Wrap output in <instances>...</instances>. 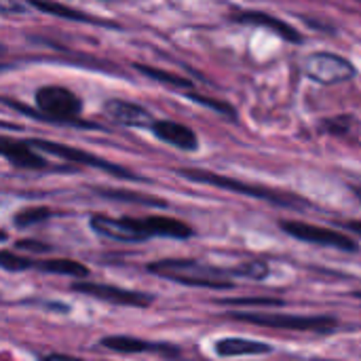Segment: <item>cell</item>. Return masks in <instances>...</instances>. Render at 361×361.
<instances>
[{"mask_svg":"<svg viewBox=\"0 0 361 361\" xmlns=\"http://www.w3.org/2000/svg\"><path fill=\"white\" fill-rule=\"evenodd\" d=\"M148 271L161 279H169L190 288H205V290H231L235 288L233 281L226 277H235L233 269H218L199 260H182V258H165L159 262L148 264Z\"/></svg>","mask_w":361,"mask_h":361,"instance_id":"obj_1","label":"cell"},{"mask_svg":"<svg viewBox=\"0 0 361 361\" xmlns=\"http://www.w3.org/2000/svg\"><path fill=\"white\" fill-rule=\"evenodd\" d=\"M36 99V110H27L23 104H17V102H11V99H4L6 104H11L15 110L23 112V114H30L32 118H42V121H49V123H61V125H76V127H97L93 123H82L78 121V114H80V108H82V102L80 97L66 89V87H40L34 95Z\"/></svg>","mask_w":361,"mask_h":361,"instance_id":"obj_2","label":"cell"},{"mask_svg":"<svg viewBox=\"0 0 361 361\" xmlns=\"http://www.w3.org/2000/svg\"><path fill=\"white\" fill-rule=\"evenodd\" d=\"M178 173L190 182H199V184H207V186H216V188H224V190H233L239 195H247L260 201H269L273 205H283V207H307L309 203L296 195H288L281 190H273V188H264L258 184H245L241 180L235 178H226V176H218L212 171H203V169H178Z\"/></svg>","mask_w":361,"mask_h":361,"instance_id":"obj_3","label":"cell"},{"mask_svg":"<svg viewBox=\"0 0 361 361\" xmlns=\"http://www.w3.org/2000/svg\"><path fill=\"white\" fill-rule=\"evenodd\" d=\"M228 317L256 324L262 328L275 330H290V332H315V334H330L336 330L338 322L334 317H319V315H283V313H228Z\"/></svg>","mask_w":361,"mask_h":361,"instance_id":"obj_4","label":"cell"},{"mask_svg":"<svg viewBox=\"0 0 361 361\" xmlns=\"http://www.w3.org/2000/svg\"><path fill=\"white\" fill-rule=\"evenodd\" d=\"M279 226L286 235H290L298 241H305V243L334 247V250H343V252H357V243L351 237H347L334 228H328V226H315V224L296 222V220H281Z\"/></svg>","mask_w":361,"mask_h":361,"instance_id":"obj_5","label":"cell"},{"mask_svg":"<svg viewBox=\"0 0 361 361\" xmlns=\"http://www.w3.org/2000/svg\"><path fill=\"white\" fill-rule=\"evenodd\" d=\"M302 70L309 78L322 85H336L357 74L355 66L336 53H311L302 61Z\"/></svg>","mask_w":361,"mask_h":361,"instance_id":"obj_6","label":"cell"},{"mask_svg":"<svg viewBox=\"0 0 361 361\" xmlns=\"http://www.w3.org/2000/svg\"><path fill=\"white\" fill-rule=\"evenodd\" d=\"M34 148H38L40 152L44 154H53V157H59L63 161H70V163H78V165H87V167H97V169H104V171H110L114 176H121V178H127V180H137V176H133L129 169L121 167V165H114V163H108L91 152H85V150H78L74 146H66V144H57V142H47V140H30Z\"/></svg>","mask_w":361,"mask_h":361,"instance_id":"obj_7","label":"cell"},{"mask_svg":"<svg viewBox=\"0 0 361 361\" xmlns=\"http://www.w3.org/2000/svg\"><path fill=\"white\" fill-rule=\"evenodd\" d=\"M74 292H80L85 296L110 302V305H121V307H137V309H146L154 302V296L144 294V292H133V290H123L116 286H108V283H91V281H78L72 286Z\"/></svg>","mask_w":361,"mask_h":361,"instance_id":"obj_8","label":"cell"},{"mask_svg":"<svg viewBox=\"0 0 361 361\" xmlns=\"http://www.w3.org/2000/svg\"><path fill=\"white\" fill-rule=\"evenodd\" d=\"M91 228L112 241L118 243H142L148 237L137 228L135 218H110V216H93L91 218Z\"/></svg>","mask_w":361,"mask_h":361,"instance_id":"obj_9","label":"cell"},{"mask_svg":"<svg viewBox=\"0 0 361 361\" xmlns=\"http://www.w3.org/2000/svg\"><path fill=\"white\" fill-rule=\"evenodd\" d=\"M231 19L237 21V23H245V25H262V27H269L277 36H281L283 40L294 42V44H300L302 42V34L296 27H292L290 23H286L279 17H273L269 13H260V11H239L237 8V11L231 13Z\"/></svg>","mask_w":361,"mask_h":361,"instance_id":"obj_10","label":"cell"},{"mask_svg":"<svg viewBox=\"0 0 361 361\" xmlns=\"http://www.w3.org/2000/svg\"><path fill=\"white\" fill-rule=\"evenodd\" d=\"M104 112L118 125L125 127H140V129H152L154 118L148 110H144L142 106L133 104V102H125V99H108L104 106Z\"/></svg>","mask_w":361,"mask_h":361,"instance_id":"obj_11","label":"cell"},{"mask_svg":"<svg viewBox=\"0 0 361 361\" xmlns=\"http://www.w3.org/2000/svg\"><path fill=\"white\" fill-rule=\"evenodd\" d=\"M0 150L4 154V159L19 167V169H47L49 163L38 154V148L32 146V142H15V140H8V137H2V144H0Z\"/></svg>","mask_w":361,"mask_h":361,"instance_id":"obj_12","label":"cell"},{"mask_svg":"<svg viewBox=\"0 0 361 361\" xmlns=\"http://www.w3.org/2000/svg\"><path fill=\"white\" fill-rule=\"evenodd\" d=\"M102 347L116 351V353H163V355H180V349L171 345H157V343H146L142 338L133 336H106L99 341Z\"/></svg>","mask_w":361,"mask_h":361,"instance_id":"obj_13","label":"cell"},{"mask_svg":"<svg viewBox=\"0 0 361 361\" xmlns=\"http://www.w3.org/2000/svg\"><path fill=\"white\" fill-rule=\"evenodd\" d=\"M137 224L142 226V231L150 237H169V239H188L192 237V228L176 218H167V216H146V218H137Z\"/></svg>","mask_w":361,"mask_h":361,"instance_id":"obj_14","label":"cell"},{"mask_svg":"<svg viewBox=\"0 0 361 361\" xmlns=\"http://www.w3.org/2000/svg\"><path fill=\"white\" fill-rule=\"evenodd\" d=\"M150 131L159 140H163V142H167L180 150H197V146H199L197 133L190 127L176 123V121H154Z\"/></svg>","mask_w":361,"mask_h":361,"instance_id":"obj_15","label":"cell"},{"mask_svg":"<svg viewBox=\"0 0 361 361\" xmlns=\"http://www.w3.org/2000/svg\"><path fill=\"white\" fill-rule=\"evenodd\" d=\"M273 347L267 343L258 341H247V338H222L216 343V353L222 357H241V355H267L271 353Z\"/></svg>","mask_w":361,"mask_h":361,"instance_id":"obj_16","label":"cell"},{"mask_svg":"<svg viewBox=\"0 0 361 361\" xmlns=\"http://www.w3.org/2000/svg\"><path fill=\"white\" fill-rule=\"evenodd\" d=\"M27 4H32L34 8H38L42 13L61 17V19H74V21H82V23H93V25H114L112 21H99V19L87 15V13H80L76 8H70V6L59 4L55 0H27Z\"/></svg>","mask_w":361,"mask_h":361,"instance_id":"obj_17","label":"cell"},{"mask_svg":"<svg viewBox=\"0 0 361 361\" xmlns=\"http://www.w3.org/2000/svg\"><path fill=\"white\" fill-rule=\"evenodd\" d=\"M34 269L42 273H53V275H63V277H76L85 279L89 277V269L76 260L68 258H55V260H34Z\"/></svg>","mask_w":361,"mask_h":361,"instance_id":"obj_18","label":"cell"},{"mask_svg":"<svg viewBox=\"0 0 361 361\" xmlns=\"http://www.w3.org/2000/svg\"><path fill=\"white\" fill-rule=\"evenodd\" d=\"M137 72H142L144 76L148 78H154L171 89H192V82L186 78V76H178V74H171V72H165V70H159V68H152V66H144V63H137L135 66Z\"/></svg>","mask_w":361,"mask_h":361,"instance_id":"obj_19","label":"cell"},{"mask_svg":"<svg viewBox=\"0 0 361 361\" xmlns=\"http://www.w3.org/2000/svg\"><path fill=\"white\" fill-rule=\"evenodd\" d=\"M53 216V212L49 207H27V209H21L19 214H15L13 218V224L17 228H27V226H34L38 222H44Z\"/></svg>","mask_w":361,"mask_h":361,"instance_id":"obj_20","label":"cell"},{"mask_svg":"<svg viewBox=\"0 0 361 361\" xmlns=\"http://www.w3.org/2000/svg\"><path fill=\"white\" fill-rule=\"evenodd\" d=\"M97 195H102L106 199H114V201H133V203H146V205H165L159 199L144 197V195H135V192H127V190H110V188H104V190H97Z\"/></svg>","mask_w":361,"mask_h":361,"instance_id":"obj_21","label":"cell"},{"mask_svg":"<svg viewBox=\"0 0 361 361\" xmlns=\"http://www.w3.org/2000/svg\"><path fill=\"white\" fill-rule=\"evenodd\" d=\"M233 275H235V277H247V279L260 281V279H264V277L269 275V264L262 262V260H250V262H245V264L233 269Z\"/></svg>","mask_w":361,"mask_h":361,"instance_id":"obj_22","label":"cell"},{"mask_svg":"<svg viewBox=\"0 0 361 361\" xmlns=\"http://www.w3.org/2000/svg\"><path fill=\"white\" fill-rule=\"evenodd\" d=\"M184 95H188V97H190L192 102H197V104L209 106L212 110H216V112H220V114H226V116H231V118H235V116H237L235 108H233L231 104H226V102L212 99V97H207V95H197V93H192V91H184Z\"/></svg>","mask_w":361,"mask_h":361,"instance_id":"obj_23","label":"cell"},{"mask_svg":"<svg viewBox=\"0 0 361 361\" xmlns=\"http://www.w3.org/2000/svg\"><path fill=\"white\" fill-rule=\"evenodd\" d=\"M0 264L4 271H11V273H17V271H27V269H34V260H27V258H21L8 250H4L0 254Z\"/></svg>","mask_w":361,"mask_h":361,"instance_id":"obj_24","label":"cell"},{"mask_svg":"<svg viewBox=\"0 0 361 361\" xmlns=\"http://www.w3.org/2000/svg\"><path fill=\"white\" fill-rule=\"evenodd\" d=\"M222 305H235V307H281V300H273V298H228L222 300Z\"/></svg>","mask_w":361,"mask_h":361,"instance_id":"obj_25","label":"cell"},{"mask_svg":"<svg viewBox=\"0 0 361 361\" xmlns=\"http://www.w3.org/2000/svg\"><path fill=\"white\" fill-rule=\"evenodd\" d=\"M345 123H349V118H332V121H324V131L334 133V135L345 133V131L351 127V125H345Z\"/></svg>","mask_w":361,"mask_h":361,"instance_id":"obj_26","label":"cell"},{"mask_svg":"<svg viewBox=\"0 0 361 361\" xmlns=\"http://www.w3.org/2000/svg\"><path fill=\"white\" fill-rule=\"evenodd\" d=\"M17 247L25 250V252H34V254H47V252L53 250L51 245H44L40 241H17Z\"/></svg>","mask_w":361,"mask_h":361,"instance_id":"obj_27","label":"cell"},{"mask_svg":"<svg viewBox=\"0 0 361 361\" xmlns=\"http://www.w3.org/2000/svg\"><path fill=\"white\" fill-rule=\"evenodd\" d=\"M349 231H353V233H357V235H361V220H357V222H347L345 224Z\"/></svg>","mask_w":361,"mask_h":361,"instance_id":"obj_28","label":"cell"},{"mask_svg":"<svg viewBox=\"0 0 361 361\" xmlns=\"http://www.w3.org/2000/svg\"><path fill=\"white\" fill-rule=\"evenodd\" d=\"M353 192H355V197L361 201V184H357V186H353Z\"/></svg>","mask_w":361,"mask_h":361,"instance_id":"obj_29","label":"cell"},{"mask_svg":"<svg viewBox=\"0 0 361 361\" xmlns=\"http://www.w3.org/2000/svg\"><path fill=\"white\" fill-rule=\"evenodd\" d=\"M353 296H357V298H361V292H355V294H353Z\"/></svg>","mask_w":361,"mask_h":361,"instance_id":"obj_30","label":"cell"}]
</instances>
